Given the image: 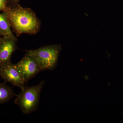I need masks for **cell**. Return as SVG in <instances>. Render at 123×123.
I'll return each instance as SVG.
<instances>
[{
    "label": "cell",
    "mask_w": 123,
    "mask_h": 123,
    "mask_svg": "<svg viewBox=\"0 0 123 123\" xmlns=\"http://www.w3.org/2000/svg\"></svg>",
    "instance_id": "obj_11"
},
{
    "label": "cell",
    "mask_w": 123,
    "mask_h": 123,
    "mask_svg": "<svg viewBox=\"0 0 123 123\" xmlns=\"http://www.w3.org/2000/svg\"><path fill=\"white\" fill-rule=\"evenodd\" d=\"M61 49V45L54 44L26 51L34 57L42 71L55 69Z\"/></svg>",
    "instance_id": "obj_3"
},
{
    "label": "cell",
    "mask_w": 123,
    "mask_h": 123,
    "mask_svg": "<svg viewBox=\"0 0 123 123\" xmlns=\"http://www.w3.org/2000/svg\"><path fill=\"white\" fill-rule=\"evenodd\" d=\"M20 0H8V3L12 5L11 7H13L18 4V3Z\"/></svg>",
    "instance_id": "obj_10"
},
{
    "label": "cell",
    "mask_w": 123,
    "mask_h": 123,
    "mask_svg": "<svg viewBox=\"0 0 123 123\" xmlns=\"http://www.w3.org/2000/svg\"><path fill=\"white\" fill-rule=\"evenodd\" d=\"M15 95L12 88L5 82H0V104L9 102Z\"/></svg>",
    "instance_id": "obj_8"
},
{
    "label": "cell",
    "mask_w": 123,
    "mask_h": 123,
    "mask_svg": "<svg viewBox=\"0 0 123 123\" xmlns=\"http://www.w3.org/2000/svg\"></svg>",
    "instance_id": "obj_12"
},
{
    "label": "cell",
    "mask_w": 123,
    "mask_h": 123,
    "mask_svg": "<svg viewBox=\"0 0 123 123\" xmlns=\"http://www.w3.org/2000/svg\"><path fill=\"white\" fill-rule=\"evenodd\" d=\"M17 41L7 37L0 38V66L11 62L12 54L17 49Z\"/></svg>",
    "instance_id": "obj_6"
},
{
    "label": "cell",
    "mask_w": 123,
    "mask_h": 123,
    "mask_svg": "<svg viewBox=\"0 0 123 123\" xmlns=\"http://www.w3.org/2000/svg\"><path fill=\"white\" fill-rule=\"evenodd\" d=\"M0 66V77L13 85L20 89L25 86L24 79L15 66L11 62Z\"/></svg>",
    "instance_id": "obj_5"
},
{
    "label": "cell",
    "mask_w": 123,
    "mask_h": 123,
    "mask_svg": "<svg viewBox=\"0 0 123 123\" xmlns=\"http://www.w3.org/2000/svg\"><path fill=\"white\" fill-rule=\"evenodd\" d=\"M5 12L10 27L17 37L23 34H35L39 31L40 21L31 9L18 4L13 7L9 6Z\"/></svg>",
    "instance_id": "obj_1"
},
{
    "label": "cell",
    "mask_w": 123,
    "mask_h": 123,
    "mask_svg": "<svg viewBox=\"0 0 123 123\" xmlns=\"http://www.w3.org/2000/svg\"><path fill=\"white\" fill-rule=\"evenodd\" d=\"M8 4V0H0V11H6L9 7Z\"/></svg>",
    "instance_id": "obj_9"
},
{
    "label": "cell",
    "mask_w": 123,
    "mask_h": 123,
    "mask_svg": "<svg viewBox=\"0 0 123 123\" xmlns=\"http://www.w3.org/2000/svg\"><path fill=\"white\" fill-rule=\"evenodd\" d=\"M15 65L26 84L41 71L35 60L27 52L22 59Z\"/></svg>",
    "instance_id": "obj_4"
},
{
    "label": "cell",
    "mask_w": 123,
    "mask_h": 123,
    "mask_svg": "<svg viewBox=\"0 0 123 123\" xmlns=\"http://www.w3.org/2000/svg\"><path fill=\"white\" fill-rule=\"evenodd\" d=\"M0 36L17 40L11 30L7 13L5 12H3L2 13H0Z\"/></svg>",
    "instance_id": "obj_7"
},
{
    "label": "cell",
    "mask_w": 123,
    "mask_h": 123,
    "mask_svg": "<svg viewBox=\"0 0 123 123\" xmlns=\"http://www.w3.org/2000/svg\"><path fill=\"white\" fill-rule=\"evenodd\" d=\"M44 81H40L37 85L24 86L21 89V92L16 95L15 104L20 108L22 112L25 114H31L37 109L39 104L40 95Z\"/></svg>",
    "instance_id": "obj_2"
}]
</instances>
